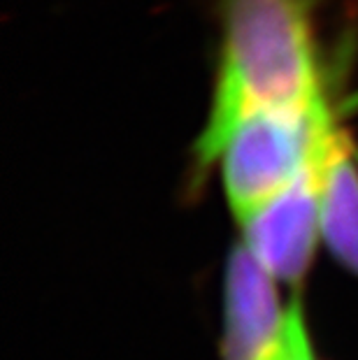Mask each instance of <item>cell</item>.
I'll use <instances>...</instances> for the list:
<instances>
[{
    "label": "cell",
    "instance_id": "obj_5",
    "mask_svg": "<svg viewBox=\"0 0 358 360\" xmlns=\"http://www.w3.org/2000/svg\"><path fill=\"white\" fill-rule=\"evenodd\" d=\"M321 240L331 256L358 277V147L347 128L324 163Z\"/></svg>",
    "mask_w": 358,
    "mask_h": 360
},
{
    "label": "cell",
    "instance_id": "obj_6",
    "mask_svg": "<svg viewBox=\"0 0 358 360\" xmlns=\"http://www.w3.org/2000/svg\"><path fill=\"white\" fill-rule=\"evenodd\" d=\"M288 302L291 304H288L284 340H281L277 356L272 360H321V356H319V351L314 347V340H312L302 293H293Z\"/></svg>",
    "mask_w": 358,
    "mask_h": 360
},
{
    "label": "cell",
    "instance_id": "obj_1",
    "mask_svg": "<svg viewBox=\"0 0 358 360\" xmlns=\"http://www.w3.org/2000/svg\"><path fill=\"white\" fill-rule=\"evenodd\" d=\"M319 0H224L215 101L193 151L242 112L326 94L317 44Z\"/></svg>",
    "mask_w": 358,
    "mask_h": 360
},
{
    "label": "cell",
    "instance_id": "obj_3",
    "mask_svg": "<svg viewBox=\"0 0 358 360\" xmlns=\"http://www.w3.org/2000/svg\"><path fill=\"white\" fill-rule=\"evenodd\" d=\"M326 163V160H324ZM324 163L235 221L240 242L281 286L302 293L321 240Z\"/></svg>",
    "mask_w": 358,
    "mask_h": 360
},
{
    "label": "cell",
    "instance_id": "obj_2",
    "mask_svg": "<svg viewBox=\"0 0 358 360\" xmlns=\"http://www.w3.org/2000/svg\"><path fill=\"white\" fill-rule=\"evenodd\" d=\"M342 128L328 94L298 105L256 107L235 117L215 142L196 151V167L205 174L219 165L228 207L238 219L321 165Z\"/></svg>",
    "mask_w": 358,
    "mask_h": 360
},
{
    "label": "cell",
    "instance_id": "obj_4",
    "mask_svg": "<svg viewBox=\"0 0 358 360\" xmlns=\"http://www.w3.org/2000/svg\"><path fill=\"white\" fill-rule=\"evenodd\" d=\"M281 283L242 242L228 251L224 270L221 360H272L284 340L288 304Z\"/></svg>",
    "mask_w": 358,
    "mask_h": 360
}]
</instances>
